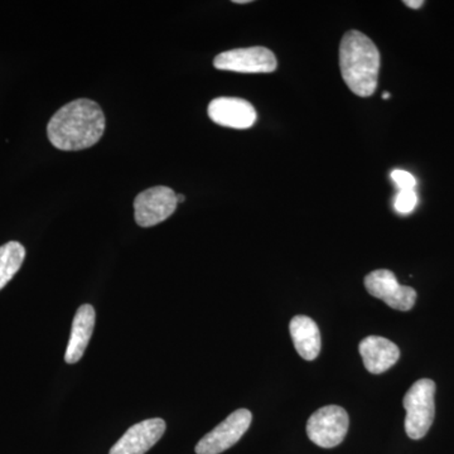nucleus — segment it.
<instances>
[{
  "label": "nucleus",
  "mask_w": 454,
  "mask_h": 454,
  "mask_svg": "<svg viewBox=\"0 0 454 454\" xmlns=\"http://www.w3.org/2000/svg\"><path fill=\"white\" fill-rule=\"evenodd\" d=\"M25 258V247L18 241H9L0 247V291L20 271Z\"/></svg>",
  "instance_id": "obj_14"
},
{
  "label": "nucleus",
  "mask_w": 454,
  "mask_h": 454,
  "mask_svg": "<svg viewBox=\"0 0 454 454\" xmlns=\"http://www.w3.org/2000/svg\"><path fill=\"white\" fill-rule=\"evenodd\" d=\"M367 292L372 297L381 300L390 309L408 312L415 306L417 292L411 286H402L395 274L387 269H379L365 277Z\"/></svg>",
  "instance_id": "obj_8"
},
{
  "label": "nucleus",
  "mask_w": 454,
  "mask_h": 454,
  "mask_svg": "<svg viewBox=\"0 0 454 454\" xmlns=\"http://www.w3.org/2000/svg\"><path fill=\"white\" fill-rule=\"evenodd\" d=\"M289 331L295 349L300 356L306 361H313L321 352V333L318 325L307 316L293 317Z\"/></svg>",
  "instance_id": "obj_13"
},
{
  "label": "nucleus",
  "mask_w": 454,
  "mask_h": 454,
  "mask_svg": "<svg viewBox=\"0 0 454 454\" xmlns=\"http://www.w3.org/2000/svg\"><path fill=\"white\" fill-rule=\"evenodd\" d=\"M418 196L415 190L399 191L394 201V208L397 214L409 215L417 207Z\"/></svg>",
  "instance_id": "obj_15"
},
{
  "label": "nucleus",
  "mask_w": 454,
  "mask_h": 454,
  "mask_svg": "<svg viewBox=\"0 0 454 454\" xmlns=\"http://www.w3.org/2000/svg\"><path fill=\"white\" fill-rule=\"evenodd\" d=\"M184 201H186V197H184V195H177V202L178 203H182Z\"/></svg>",
  "instance_id": "obj_19"
},
{
  "label": "nucleus",
  "mask_w": 454,
  "mask_h": 454,
  "mask_svg": "<svg viewBox=\"0 0 454 454\" xmlns=\"http://www.w3.org/2000/svg\"><path fill=\"white\" fill-rule=\"evenodd\" d=\"M106 131V115L90 98L66 104L51 118L47 136L59 151H82L97 145Z\"/></svg>",
  "instance_id": "obj_1"
},
{
  "label": "nucleus",
  "mask_w": 454,
  "mask_h": 454,
  "mask_svg": "<svg viewBox=\"0 0 454 454\" xmlns=\"http://www.w3.org/2000/svg\"><path fill=\"white\" fill-rule=\"evenodd\" d=\"M348 426L349 418L345 409L337 405L324 406L310 415L307 434L317 446L333 448L342 443Z\"/></svg>",
  "instance_id": "obj_4"
},
{
  "label": "nucleus",
  "mask_w": 454,
  "mask_h": 454,
  "mask_svg": "<svg viewBox=\"0 0 454 454\" xmlns=\"http://www.w3.org/2000/svg\"><path fill=\"white\" fill-rule=\"evenodd\" d=\"M166 428V422L160 418L134 424L114 444L109 454H145L163 437Z\"/></svg>",
  "instance_id": "obj_9"
},
{
  "label": "nucleus",
  "mask_w": 454,
  "mask_h": 454,
  "mask_svg": "<svg viewBox=\"0 0 454 454\" xmlns=\"http://www.w3.org/2000/svg\"><path fill=\"white\" fill-rule=\"evenodd\" d=\"M217 70L240 74H270L277 70L276 55L265 47L226 51L215 57Z\"/></svg>",
  "instance_id": "obj_7"
},
{
  "label": "nucleus",
  "mask_w": 454,
  "mask_h": 454,
  "mask_svg": "<svg viewBox=\"0 0 454 454\" xmlns=\"http://www.w3.org/2000/svg\"><path fill=\"white\" fill-rule=\"evenodd\" d=\"M253 414L247 409H238L220 423L216 428L197 443V454H220L235 446L252 424Z\"/></svg>",
  "instance_id": "obj_5"
},
{
  "label": "nucleus",
  "mask_w": 454,
  "mask_h": 454,
  "mask_svg": "<svg viewBox=\"0 0 454 454\" xmlns=\"http://www.w3.org/2000/svg\"><path fill=\"white\" fill-rule=\"evenodd\" d=\"M435 382L420 379L405 394L403 405L406 411L405 430L409 438L426 437L435 417Z\"/></svg>",
  "instance_id": "obj_3"
},
{
  "label": "nucleus",
  "mask_w": 454,
  "mask_h": 454,
  "mask_svg": "<svg viewBox=\"0 0 454 454\" xmlns=\"http://www.w3.org/2000/svg\"><path fill=\"white\" fill-rule=\"evenodd\" d=\"M404 4L411 9H420L423 7L424 2L423 0H405Z\"/></svg>",
  "instance_id": "obj_17"
},
{
  "label": "nucleus",
  "mask_w": 454,
  "mask_h": 454,
  "mask_svg": "<svg viewBox=\"0 0 454 454\" xmlns=\"http://www.w3.org/2000/svg\"><path fill=\"white\" fill-rule=\"evenodd\" d=\"M358 351L367 372L375 375L387 372L400 357V349L395 343L380 336H369L361 340Z\"/></svg>",
  "instance_id": "obj_11"
},
{
  "label": "nucleus",
  "mask_w": 454,
  "mask_h": 454,
  "mask_svg": "<svg viewBox=\"0 0 454 454\" xmlns=\"http://www.w3.org/2000/svg\"><path fill=\"white\" fill-rule=\"evenodd\" d=\"M390 98L389 92H385L384 97H382V98H385V100H387V98Z\"/></svg>",
  "instance_id": "obj_20"
},
{
  "label": "nucleus",
  "mask_w": 454,
  "mask_h": 454,
  "mask_svg": "<svg viewBox=\"0 0 454 454\" xmlns=\"http://www.w3.org/2000/svg\"><path fill=\"white\" fill-rule=\"evenodd\" d=\"M208 116L217 125L232 129H249L255 124V109L249 101L239 98H217L208 106Z\"/></svg>",
  "instance_id": "obj_10"
},
{
  "label": "nucleus",
  "mask_w": 454,
  "mask_h": 454,
  "mask_svg": "<svg viewBox=\"0 0 454 454\" xmlns=\"http://www.w3.org/2000/svg\"><path fill=\"white\" fill-rule=\"evenodd\" d=\"M391 179H393L396 187L399 188V191L415 190V186H417V179H415L411 173L406 172V170H394L391 173Z\"/></svg>",
  "instance_id": "obj_16"
},
{
  "label": "nucleus",
  "mask_w": 454,
  "mask_h": 454,
  "mask_svg": "<svg viewBox=\"0 0 454 454\" xmlns=\"http://www.w3.org/2000/svg\"><path fill=\"white\" fill-rule=\"evenodd\" d=\"M177 206V195L169 187L148 188L134 200L137 223L140 227L158 225L172 216Z\"/></svg>",
  "instance_id": "obj_6"
},
{
  "label": "nucleus",
  "mask_w": 454,
  "mask_h": 454,
  "mask_svg": "<svg viewBox=\"0 0 454 454\" xmlns=\"http://www.w3.org/2000/svg\"><path fill=\"white\" fill-rule=\"evenodd\" d=\"M340 68L343 82L355 95L372 97L378 86L380 52L364 33L349 31L340 41Z\"/></svg>",
  "instance_id": "obj_2"
},
{
  "label": "nucleus",
  "mask_w": 454,
  "mask_h": 454,
  "mask_svg": "<svg viewBox=\"0 0 454 454\" xmlns=\"http://www.w3.org/2000/svg\"><path fill=\"white\" fill-rule=\"evenodd\" d=\"M234 3L236 4H247V3H250V0H234Z\"/></svg>",
  "instance_id": "obj_18"
},
{
  "label": "nucleus",
  "mask_w": 454,
  "mask_h": 454,
  "mask_svg": "<svg viewBox=\"0 0 454 454\" xmlns=\"http://www.w3.org/2000/svg\"><path fill=\"white\" fill-rule=\"evenodd\" d=\"M95 319H97V313L91 304H82V307H79L74 317L70 340L66 348V363L76 364L82 360L86 348H88L92 333H94Z\"/></svg>",
  "instance_id": "obj_12"
}]
</instances>
